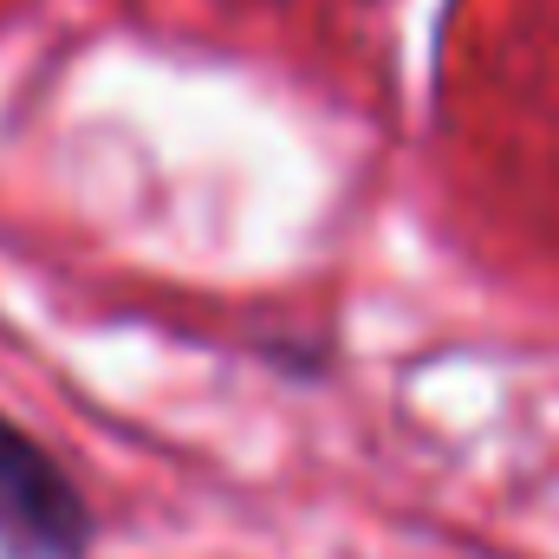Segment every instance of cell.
<instances>
[{"mask_svg":"<svg viewBox=\"0 0 559 559\" xmlns=\"http://www.w3.org/2000/svg\"><path fill=\"white\" fill-rule=\"evenodd\" d=\"M92 508L46 442L0 411V554L7 559H85Z\"/></svg>","mask_w":559,"mask_h":559,"instance_id":"1","label":"cell"}]
</instances>
